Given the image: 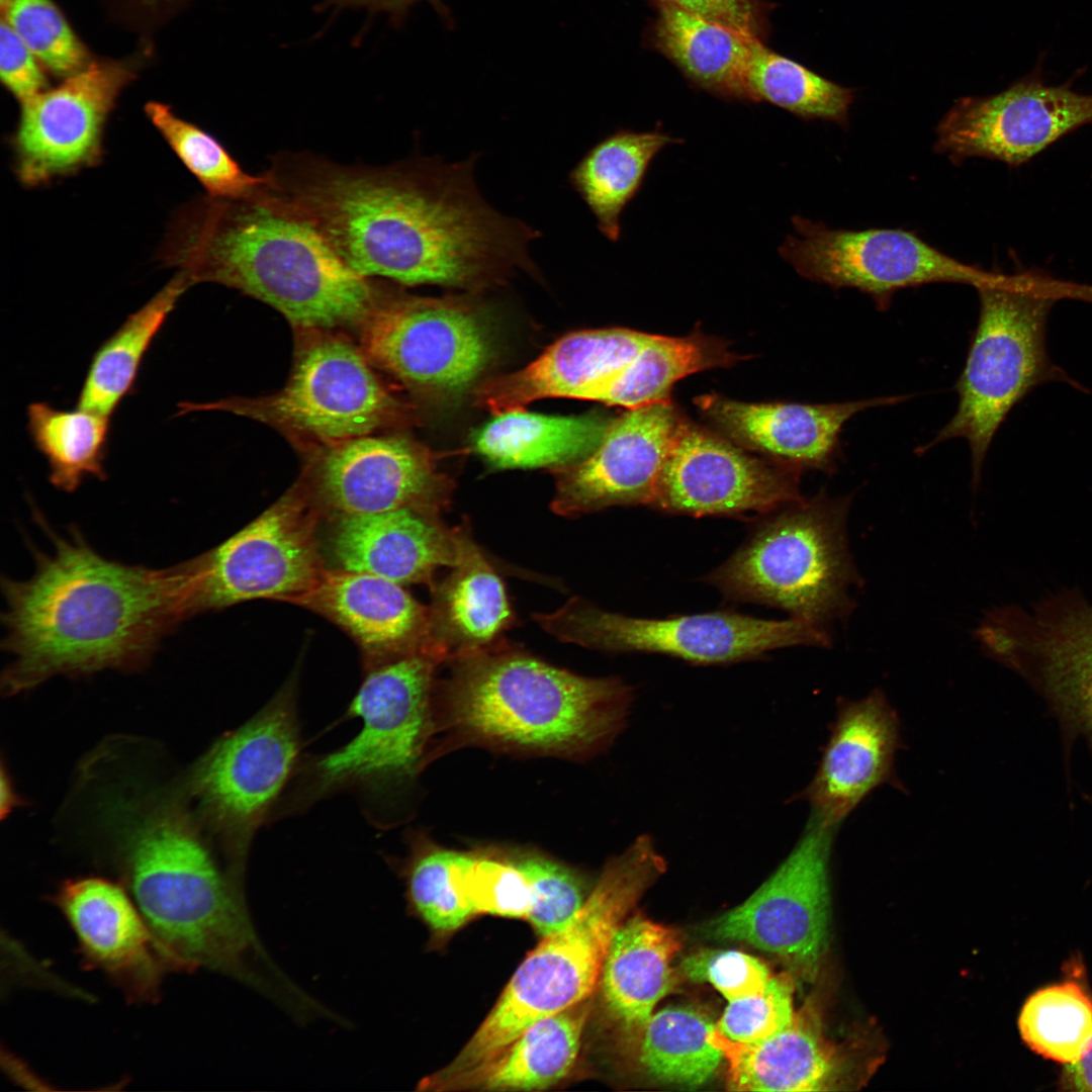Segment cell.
<instances>
[{
	"instance_id": "32",
	"label": "cell",
	"mask_w": 1092,
	"mask_h": 1092,
	"mask_svg": "<svg viewBox=\"0 0 1092 1092\" xmlns=\"http://www.w3.org/2000/svg\"><path fill=\"white\" fill-rule=\"evenodd\" d=\"M589 999L536 1021L491 1060L459 1078L450 1091H540L560 1083L577 1061Z\"/></svg>"
},
{
	"instance_id": "5",
	"label": "cell",
	"mask_w": 1092,
	"mask_h": 1092,
	"mask_svg": "<svg viewBox=\"0 0 1092 1092\" xmlns=\"http://www.w3.org/2000/svg\"><path fill=\"white\" fill-rule=\"evenodd\" d=\"M443 688L448 727L476 744L582 758L605 749L627 721L632 690L519 651L484 648L452 660Z\"/></svg>"
},
{
	"instance_id": "46",
	"label": "cell",
	"mask_w": 1092,
	"mask_h": 1092,
	"mask_svg": "<svg viewBox=\"0 0 1092 1092\" xmlns=\"http://www.w3.org/2000/svg\"><path fill=\"white\" fill-rule=\"evenodd\" d=\"M455 881L475 914L526 918L529 888L515 862L458 852Z\"/></svg>"
},
{
	"instance_id": "11",
	"label": "cell",
	"mask_w": 1092,
	"mask_h": 1092,
	"mask_svg": "<svg viewBox=\"0 0 1092 1092\" xmlns=\"http://www.w3.org/2000/svg\"><path fill=\"white\" fill-rule=\"evenodd\" d=\"M294 685L226 733L194 763L186 790L199 820L243 870L250 840L280 795L300 751Z\"/></svg>"
},
{
	"instance_id": "41",
	"label": "cell",
	"mask_w": 1092,
	"mask_h": 1092,
	"mask_svg": "<svg viewBox=\"0 0 1092 1092\" xmlns=\"http://www.w3.org/2000/svg\"><path fill=\"white\" fill-rule=\"evenodd\" d=\"M747 83L753 101L769 102L806 120L848 125L854 90L768 50L760 40L749 63Z\"/></svg>"
},
{
	"instance_id": "48",
	"label": "cell",
	"mask_w": 1092,
	"mask_h": 1092,
	"mask_svg": "<svg viewBox=\"0 0 1092 1092\" xmlns=\"http://www.w3.org/2000/svg\"><path fill=\"white\" fill-rule=\"evenodd\" d=\"M682 974L715 987L729 1002L760 993L772 976L758 959L738 950H705L687 958Z\"/></svg>"
},
{
	"instance_id": "38",
	"label": "cell",
	"mask_w": 1092,
	"mask_h": 1092,
	"mask_svg": "<svg viewBox=\"0 0 1092 1092\" xmlns=\"http://www.w3.org/2000/svg\"><path fill=\"white\" fill-rule=\"evenodd\" d=\"M715 1024L691 1007H667L652 1013L641 1028L638 1059L653 1080L685 1088L708 1082L724 1056L710 1041Z\"/></svg>"
},
{
	"instance_id": "53",
	"label": "cell",
	"mask_w": 1092,
	"mask_h": 1092,
	"mask_svg": "<svg viewBox=\"0 0 1092 1092\" xmlns=\"http://www.w3.org/2000/svg\"><path fill=\"white\" fill-rule=\"evenodd\" d=\"M23 804L22 801L15 794V791L10 782V778L6 772V769L2 767L1 772V817L4 818L9 814L13 808Z\"/></svg>"
},
{
	"instance_id": "49",
	"label": "cell",
	"mask_w": 1092,
	"mask_h": 1092,
	"mask_svg": "<svg viewBox=\"0 0 1092 1092\" xmlns=\"http://www.w3.org/2000/svg\"><path fill=\"white\" fill-rule=\"evenodd\" d=\"M38 60L2 17L0 27V77L20 102L44 91L48 82Z\"/></svg>"
},
{
	"instance_id": "22",
	"label": "cell",
	"mask_w": 1092,
	"mask_h": 1092,
	"mask_svg": "<svg viewBox=\"0 0 1092 1092\" xmlns=\"http://www.w3.org/2000/svg\"><path fill=\"white\" fill-rule=\"evenodd\" d=\"M682 421L671 400L614 419L588 456L556 468L552 511L574 517L612 506H650Z\"/></svg>"
},
{
	"instance_id": "25",
	"label": "cell",
	"mask_w": 1092,
	"mask_h": 1092,
	"mask_svg": "<svg viewBox=\"0 0 1092 1092\" xmlns=\"http://www.w3.org/2000/svg\"><path fill=\"white\" fill-rule=\"evenodd\" d=\"M325 518L321 546L332 568L432 587L436 569L458 561L456 529L446 528L436 516L400 509Z\"/></svg>"
},
{
	"instance_id": "44",
	"label": "cell",
	"mask_w": 1092,
	"mask_h": 1092,
	"mask_svg": "<svg viewBox=\"0 0 1092 1092\" xmlns=\"http://www.w3.org/2000/svg\"><path fill=\"white\" fill-rule=\"evenodd\" d=\"M2 16L38 62L56 76L66 79L93 62L52 0H13Z\"/></svg>"
},
{
	"instance_id": "19",
	"label": "cell",
	"mask_w": 1092,
	"mask_h": 1092,
	"mask_svg": "<svg viewBox=\"0 0 1092 1092\" xmlns=\"http://www.w3.org/2000/svg\"><path fill=\"white\" fill-rule=\"evenodd\" d=\"M1092 123V95L1046 85L1040 71L984 97L958 99L936 126L934 150L958 164L971 157L1018 167Z\"/></svg>"
},
{
	"instance_id": "24",
	"label": "cell",
	"mask_w": 1092,
	"mask_h": 1092,
	"mask_svg": "<svg viewBox=\"0 0 1092 1092\" xmlns=\"http://www.w3.org/2000/svg\"><path fill=\"white\" fill-rule=\"evenodd\" d=\"M907 398L895 395L830 403H752L712 393L697 397L696 404L722 436L744 449L800 471H832L847 421L866 410Z\"/></svg>"
},
{
	"instance_id": "27",
	"label": "cell",
	"mask_w": 1092,
	"mask_h": 1092,
	"mask_svg": "<svg viewBox=\"0 0 1092 1092\" xmlns=\"http://www.w3.org/2000/svg\"><path fill=\"white\" fill-rule=\"evenodd\" d=\"M284 602L338 625L360 647L367 670L426 651L429 608L392 580L326 567L310 588Z\"/></svg>"
},
{
	"instance_id": "50",
	"label": "cell",
	"mask_w": 1092,
	"mask_h": 1092,
	"mask_svg": "<svg viewBox=\"0 0 1092 1092\" xmlns=\"http://www.w3.org/2000/svg\"><path fill=\"white\" fill-rule=\"evenodd\" d=\"M660 5L678 8L756 35L755 0H658Z\"/></svg>"
},
{
	"instance_id": "28",
	"label": "cell",
	"mask_w": 1092,
	"mask_h": 1092,
	"mask_svg": "<svg viewBox=\"0 0 1092 1092\" xmlns=\"http://www.w3.org/2000/svg\"><path fill=\"white\" fill-rule=\"evenodd\" d=\"M651 337L625 328L568 334L524 368L481 382L474 390L476 403L498 415L543 398L583 399L628 365Z\"/></svg>"
},
{
	"instance_id": "13",
	"label": "cell",
	"mask_w": 1092,
	"mask_h": 1092,
	"mask_svg": "<svg viewBox=\"0 0 1092 1092\" xmlns=\"http://www.w3.org/2000/svg\"><path fill=\"white\" fill-rule=\"evenodd\" d=\"M362 351L412 392L453 399L473 386L493 359L483 308L470 297H423L387 291L362 323Z\"/></svg>"
},
{
	"instance_id": "9",
	"label": "cell",
	"mask_w": 1092,
	"mask_h": 1092,
	"mask_svg": "<svg viewBox=\"0 0 1092 1092\" xmlns=\"http://www.w3.org/2000/svg\"><path fill=\"white\" fill-rule=\"evenodd\" d=\"M371 364L362 349L314 330L298 346L290 377L279 391L253 399L181 403V412L225 410L325 446L372 434L403 417V405Z\"/></svg>"
},
{
	"instance_id": "37",
	"label": "cell",
	"mask_w": 1092,
	"mask_h": 1092,
	"mask_svg": "<svg viewBox=\"0 0 1092 1092\" xmlns=\"http://www.w3.org/2000/svg\"><path fill=\"white\" fill-rule=\"evenodd\" d=\"M191 284L174 277L96 351L77 407L109 417L132 388L144 356L180 296Z\"/></svg>"
},
{
	"instance_id": "52",
	"label": "cell",
	"mask_w": 1092,
	"mask_h": 1092,
	"mask_svg": "<svg viewBox=\"0 0 1092 1092\" xmlns=\"http://www.w3.org/2000/svg\"><path fill=\"white\" fill-rule=\"evenodd\" d=\"M341 6L361 7L376 11H385L394 18H400L407 9L419 1L424 0H333ZM433 5L438 12L445 14L446 8L441 0H425Z\"/></svg>"
},
{
	"instance_id": "21",
	"label": "cell",
	"mask_w": 1092,
	"mask_h": 1092,
	"mask_svg": "<svg viewBox=\"0 0 1092 1092\" xmlns=\"http://www.w3.org/2000/svg\"><path fill=\"white\" fill-rule=\"evenodd\" d=\"M136 62L93 61L62 84L21 102L13 136L16 173L38 186L96 164L115 102L135 77Z\"/></svg>"
},
{
	"instance_id": "55",
	"label": "cell",
	"mask_w": 1092,
	"mask_h": 1092,
	"mask_svg": "<svg viewBox=\"0 0 1092 1092\" xmlns=\"http://www.w3.org/2000/svg\"><path fill=\"white\" fill-rule=\"evenodd\" d=\"M13 0H0L1 11L4 12Z\"/></svg>"
},
{
	"instance_id": "3",
	"label": "cell",
	"mask_w": 1092,
	"mask_h": 1092,
	"mask_svg": "<svg viewBox=\"0 0 1092 1092\" xmlns=\"http://www.w3.org/2000/svg\"><path fill=\"white\" fill-rule=\"evenodd\" d=\"M114 868L172 972L214 971L260 984L266 961L245 902L242 873L222 866L197 819L161 794L108 800Z\"/></svg>"
},
{
	"instance_id": "6",
	"label": "cell",
	"mask_w": 1092,
	"mask_h": 1092,
	"mask_svg": "<svg viewBox=\"0 0 1092 1092\" xmlns=\"http://www.w3.org/2000/svg\"><path fill=\"white\" fill-rule=\"evenodd\" d=\"M665 866L649 835L612 858L572 922L528 953L463 1049L421 1088L449 1091L536 1021L589 998L614 934Z\"/></svg>"
},
{
	"instance_id": "4",
	"label": "cell",
	"mask_w": 1092,
	"mask_h": 1092,
	"mask_svg": "<svg viewBox=\"0 0 1092 1092\" xmlns=\"http://www.w3.org/2000/svg\"><path fill=\"white\" fill-rule=\"evenodd\" d=\"M166 254L190 284L235 288L301 330L362 324L387 292L348 266L308 224L254 198L196 202L177 223Z\"/></svg>"
},
{
	"instance_id": "1",
	"label": "cell",
	"mask_w": 1092,
	"mask_h": 1092,
	"mask_svg": "<svg viewBox=\"0 0 1092 1092\" xmlns=\"http://www.w3.org/2000/svg\"><path fill=\"white\" fill-rule=\"evenodd\" d=\"M476 158L368 166L282 153L257 199L308 224L364 276L480 291L517 270L536 274L529 246L541 234L485 200Z\"/></svg>"
},
{
	"instance_id": "36",
	"label": "cell",
	"mask_w": 1092,
	"mask_h": 1092,
	"mask_svg": "<svg viewBox=\"0 0 1092 1092\" xmlns=\"http://www.w3.org/2000/svg\"><path fill=\"white\" fill-rule=\"evenodd\" d=\"M739 359L726 342L700 332L678 338L652 335L628 365L593 388L583 400L627 410L670 401L676 381Z\"/></svg>"
},
{
	"instance_id": "17",
	"label": "cell",
	"mask_w": 1092,
	"mask_h": 1092,
	"mask_svg": "<svg viewBox=\"0 0 1092 1092\" xmlns=\"http://www.w3.org/2000/svg\"><path fill=\"white\" fill-rule=\"evenodd\" d=\"M792 223L798 236H787L778 251L800 276L835 289H857L880 310L904 288L932 283L976 288L993 275L904 229H831L801 215H794Z\"/></svg>"
},
{
	"instance_id": "39",
	"label": "cell",
	"mask_w": 1092,
	"mask_h": 1092,
	"mask_svg": "<svg viewBox=\"0 0 1092 1092\" xmlns=\"http://www.w3.org/2000/svg\"><path fill=\"white\" fill-rule=\"evenodd\" d=\"M27 419L30 437L48 461L54 486L72 492L85 478H106L109 417L33 402L27 407Z\"/></svg>"
},
{
	"instance_id": "16",
	"label": "cell",
	"mask_w": 1092,
	"mask_h": 1092,
	"mask_svg": "<svg viewBox=\"0 0 1092 1092\" xmlns=\"http://www.w3.org/2000/svg\"><path fill=\"white\" fill-rule=\"evenodd\" d=\"M837 828L811 813L800 840L775 873L703 932L749 943L780 958L802 979H815L827 945L829 860Z\"/></svg>"
},
{
	"instance_id": "43",
	"label": "cell",
	"mask_w": 1092,
	"mask_h": 1092,
	"mask_svg": "<svg viewBox=\"0 0 1092 1092\" xmlns=\"http://www.w3.org/2000/svg\"><path fill=\"white\" fill-rule=\"evenodd\" d=\"M457 855L441 848L419 850L405 872L412 908L438 935L457 930L475 914L455 881Z\"/></svg>"
},
{
	"instance_id": "26",
	"label": "cell",
	"mask_w": 1092,
	"mask_h": 1092,
	"mask_svg": "<svg viewBox=\"0 0 1092 1092\" xmlns=\"http://www.w3.org/2000/svg\"><path fill=\"white\" fill-rule=\"evenodd\" d=\"M899 746L897 713L880 691L841 701L818 769L801 798L812 814L839 827L873 790L899 786L894 770Z\"/></svg>"
},
{
	"instance_id": "35",
	"label": "cell",
	"mask_w": 1092,
	"mask_h": 1092,
	"mask_svg": "<svg viewBox=\"0 0 1092 1092\" xmlns=\"http://www.w3.org/2000/svg\"><path fill=\"white\" fill-rule=\"evenodd\" d=\"M684 140L661 129H619L596 144L571 170L568 181L610 241L621 236V215L640 191L654 158Z\"/></svg>"
},
{
	"instance_id": "47",
	"label": "cell",
	"mask_w": 1092,
	"mask_h": 1092,
	"mask_svg": "<svg viewBox=\"0 0 1092 1092\" xmlns=\"http://www.w3.org/2000/svg\"><path fill=\"white\" fill-rule=\"evenodd\" d=\"M794 979L790 973L772 975L758 994L730 1001L715 1024L727 1038L753 1043L764 1040L794 1019Z\"/></svg>"
},
{
	"instance_id": "34",
	"label": "cell",
	"mask_w": 1092,
	"mask_h": 1092,
	"mask_svg": "<svg viewBox=\"0 0 1092 1092\" xmlns=\"http://www.w3.org/2000/svg\"><path fill=\"white\" fill-rule=\"evenodd\" d=\"M655 36L663 53L697 85L723 96L753 101L747 73L759 40L756 35L660 5Z\"/></svg>"
},
{
	"instance_id": "23",
	"label": "cell",
	"mask_w": 1092,
	"mask_h": 1092,
	"mask_svg": "<svg viewBox=\"0 0 1092 1092\" xmlns=\"http://www.w3.org/2000/svg\"><path fill=\"white\" fill-rule=\"evenodd\" d=\"M78 942L83 966L101 972L130 1003L160 999L172 972L134 900L118 881L66 880L51 897Z\"/></svg>"
},
{
	"instance_id": "45",
	"label": "cell",
	"mask_w": 1092,
	"mask_h": 1092,
	"mask_svg": "<svg viewBox=\"0 0 1092 1092\" xmlns=\"http://www.w3.org/2000/svg\"><path fill=\"white\" fill-rule=\"evenodd\" d=\"M527 881L530 902L527 920L541 937L566 928L585 904L583 887L567 868L544 857L515 862Z\"/></svg>"
},
{
	"instance_id": "54",
	"label": "cell",
	"mask_w": 1092,
	"mask_h": 1092,
	"mask_svg": "<svg viewBox=\"0 0 1092 1092\" xmlns=\"http://www.w3.org/2000/svg\"><path fill=\"white\" fill-rule=\"evenodd\" d=\"M173 0H134V2L149 10H154L168 5Z\"/></svg>"
},
{
	"instance_id": "40",
	"label": "cell",
	"mask_w": 1092,
	"mask_h": 1092,
	"mask_svg": "<svg viewBox=\"0 0 1092 1092\" xmlns=\"http://www.w3.org/2000/svg\"><path fill=\"white\" fill-rule=\"evenodd\" d=\"M1034 991L1018 1016L1024 1043L1044 1059L1064 1066L1082 1059L1092 1046V990L1076 975Z\"/></svg>"
},
{
	"instance_id": "42",
	"label": "cell",
	"mask_w": 1092,
	"mask_h": 1092,
	"mask_svg": "<svg viewBox=\"0 0 1092 1092\" xmlns=\"http://www.w3.org/2000/svg\"><path fill=\"white\" fill-rule=\"evenodd\" d=\"M155 127L208 192L217 199H250L267 183L265 173L250 175L211 134L177 116L161 102L145 107Z\"/></svg>"
},
{
	"instance_id": "33",
	"label": "cell",
	"mask_w": 1092,
	"mask_h": 1092,
	"mask_svg": "<svg viewBox=\"0 0 1092 1092\" xmlns=\"http://www.w3.org/2000/svg\"><path fill=\"white\" fill-rule=\"evenodd\" d=\"M612 421L599 414L547 416L519 408L495 415L477 432L474 445L496 468L556 469L588 456Z\"/></svg>"
},
{
	"instance_id": "30",
	"label": "cell",
	"mask_w": 1092,
	"mask_h": 1092,
	"mask_svg": "<svg viewBox=\"0 0 1092 1092\" xmlns=\"http://www.w3.org/2000/svg\"><path fill=\"white\" fill-rule=\"evenodd\" d=\"M458 561L432 585L426 651L441 662L488 645L510 626L511 608L503 581L473 541L469 527H456Z\"/></svg>"
},
{
	"instance_id": "7",
	"label": "cell",
	"mask_w": 1092,
	"mask_h": 1092,
	"mask_svg": "<svg viewBox=\"0 0 1092 1092\" xmlns=\"http://www.w3.org/2000/svg\"><path fill=\"white\" fill-rule=\"evenodd\" d=\"M979 317L965 367L957 381L958 408L920 453L949 439L971 450L974 484L988 449L1009 412L1036 386L1067 380L1046 352V321L1063 299L1092 303V285L1057 279L1037 268L1014 274L993 271L976 287Z\"/></svg>"
},
{
	"instance_id": "31",
	"label": "cell",
	"mask_w": 1092,
	"mask_h": 1092,
	"mask_svg": "<svg viewBox=\"0 0 1092 1092\" xmlns=\"http://www.w3.org/2000/svg\"><path fill=\"white\" fill-rule=\"evenodd\" d=\"M679 948L674 929L643 916L629 918L617 929L599 983L605 1010L623 1032L637 1035L672 990L671 962Z\"/></svg>"
},
{
	"instance_id": "51",
	"label": "cell",
	"mask_w": 1092,
	"mask_h": 1092,
	"mask_svg": "<svg viewBox=\"0 0 1092 1092\" xmlns=\"http://www.w3.org/2000/svg\"><path fill=\"white\" fill-rule=\"evenodd\" d=\"M1058 1086L1065 1091L1092 1092V1046L1078 1062L1064 1066Z\"/></svg>"
},
{
	"instance_id": "10",
	"label": "cell",
	"mask_w": 1092,
	"mask_h": 1092,
	"mask_svg": "<svg viewBox=\"0 0 1092 1092\" xmlns=\"http://www.w3.org/2000/svg\"><path fill=\"white\" fill-rule=\"evenodd\" d=\"M976 635L988 657L1043 698L1066 751L1080 736L1092 750V603L1079 588L1050 594L1028 608H994Z\"/></svg>"
},
{
	"instance_id": "12",
	"label": "cell",
	"mask_w": 1092,
	"mask_h": 1092,
	"mask_svg": "<svg viewBox=\"0 0 1092 1092\" xmlns=\"http://www.w3.org/2000/svg\"><path fill=\"white\" fill-rule=\"evenodd\" d=\"M440 663L421 651L367 670L348 709L362 727L348 743L311 761L309 795L350 788L380 792L415 774L432 730L434 673Z\"/></svg>"
},
{
	"instance_id": "15",
	"label": "cell",
	"mask_w": 1092,
	"mask_h": 1092,
	"mask_svg": "<svg viewBox=\"0 0 1092 1092\" xmlns=\"http://www.w3.org/2000/svg\"><path fill=\"white\" fill-rule=\"evenodd\" d=\"M321 518L299 482L224 542L184 561L188 618L310 588L326 568Z\"/></svg>"
},
{
	"instance_id": "29",
	"label": "cell",
	"mask_w": 1092,
	"mask_h": 1092,
	"mask_svg": "<svg viewBox=\"0 0 1092 1092\" xmlns=\"http://www.w3.org/2000/svg\"><path fill=\"white\" fill-rule=\"evenodd\" d=\"M709 1038L728 1062L727 1087L732 1091H824L849 1084V1052L826 1037L813 1001L764 1040L738 1042L716 1028Z\"/></svg>"
},
{
	"instance_id": "14",
	"label": "cell",
	"mask_w": 1092,
	"mask_h": 1092,
	"mask_svg": "<svg viewBox=\"0 0 1092 1092\" xmlns=\"http://www.w3.org/2000/svg\"><path fill=\"white\" fill-rule=\"evenodd\" d=\"M535 621L557 639L613 652L659 653L695 664H723L791 646L829 645L825 628L789 618L766 620L718 611L663 619L635 618L571 599Z\"/></svg>"
},
{
	"instance_id": "20",
	"label": "cell",
	"mask_w": 1092,
	"mask_h": 1092,
	"mask_svg": "<svg viewBox=\"0 0 1092 1092\" xmlns=\"http://www.w3.org/2000/svg\"><path fill=\"white\" fill-rule=\"evenodd\" d=\"M799 474L684 420L650 507L694 517L766 515L804 499Z\"/></svg>"
},
{
	"instance_id": "8",
	"label": "cell",
	"mask_w": 1092,
	"mask_h": 1092,
	"mask_svg": "<svg viewBox=\"0 0 1092 1092\" xmlns=\"http://www.w3.org/2000/svg\"><path fill=\"white\" fill-rule=\"evenodd\" d=\"M848 496L820 493L768 513L704 577L725 597L767 605L824 628L847 615L857 574L846 541Z\"/></svg>"
},
{
	"instance_id": "2",
	"label": "cell",
	"mask_w": 1092,
	"mask_h": 1092,
	"mask_svg": "<svg viewBox=\"0 0 1092 1092\" xmlns=\"http://www.w3.org/2000/svg\"><path fill=\"white\" fill-rule=\"evenodd\" d=\"M41 525L52 550L33 549L29 578L2 579V647L12 655L2 675L5 694L59 674L145 666L188 618L182 563L165 569L124 564L102 556L75 528L62 536Z\"/></svg>"
},
{
	"instance_id": "18",
	"label": "cell",
	"mask_w": 1092,
	"mask_h": 1092,
	"mask_svg": "<svg viewBox=\"0 0 1092 1092\" xmlns=\"http://www.w3.org/2000/svg\"><path fill=\"white\" fill-rule=\"evenodd\" d=\"M322 517L411 509L438 517L452 481L414 440L371 434L325 445L300 481Z\"/></svg>"
}]
</instances>
